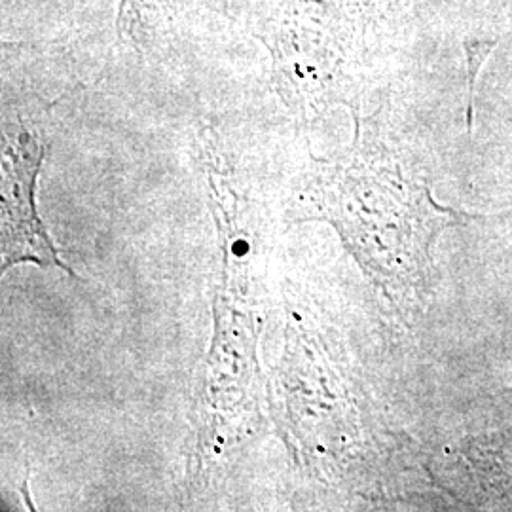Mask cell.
I'll return each instance as SVG.
<instances>
[{"label": "cell", "instance_id": "1", "mask_svg": "<svg viewBox=\"0 0 512 512\" xmlns=\"http://www.w3.org/2000/svg\"><path fill=\"white\" fill-rule=\"evenodd\" d=\"M44 158L37 141L21 129L14 139H4L2 158V272L21 262L40 268H59L73 274L55 251L54 241L38 217L35 190Z\"/></svg>", "mask_w": 512, "mask_h": 512}, {"label": "cell", "instance_id": "2", "mask_svg": "<svg viewBox=\"0 0 512 512\" xmlns=\"http://www.w3.org/2000/svg\"><path fill=\"white\" fill-rule=\"evenodd\" d=\"M511 31H503L494 37L486 35H469L463 40V50L467 57V86H469V101H467V128L473 129V110H475V88L478 74L482 71L484 63L490 54L499 46L503 38L511 37Z\"/></svg>", "mask_w": 512, "mask_h": 512}]
</instances>
